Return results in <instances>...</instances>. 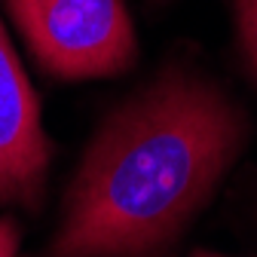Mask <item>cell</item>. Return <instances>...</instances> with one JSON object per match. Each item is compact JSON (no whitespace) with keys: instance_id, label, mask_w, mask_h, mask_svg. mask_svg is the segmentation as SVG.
Wrapping results in <instances>:
<instances>
[{"instance_id":"6da1fadb","label":"cell","mask_w":257,"mask_h":257,"mask_svg":"<svg viewBox=\"0 0 257 257\" xmlns=\"http://www.w3.org/2000/svg\"><path fill=\"white\" fill-rule=\"evenodd\" d=\"M245 135L220 86L166 68L98 128L43 257H153L205 208Z\"/></svg>"},{"instance_id":"7a4b0ae2","label":"cell","mask_w":257,"mask_h":257,"mask_svg":"<svg viewBox=\"0 0 257 257\" xmlns=\"http://www.w3.org/2000/svg\"><path fill=\"white\" fill-rule=\"evenodd\" d=\"M7 10L34 58L61 80L116 77L138 58L125 0H7Z\"/></svg>"},{"instance_id":"3957f363","label":"cell","mask_w":257,"mask_h":257,"mask_svg":"<svg viewBox=\"0 0 257 257\" xmlns=\"http://www.w3.org/2000/svg\"><path fill=\"white\" fill-rule=\"evenodd\" d=\"M52 144L40 122V101L0 22V205L40 202Z\"/></svg>"},{"instance_id":"277c9868","label":"cell","mask_w":257,"mask_h":257,"mask_svg":"<svg viewBox=\"0 0 257 257\" xmlns=\"http://www.w3.org/2000/svg\"><path fill=\"white\" fill-rule=\"evenodd\" d=\"M236 10V34L248 58V68L257 77V0H233Z\"/></svg>"},{"instance_id":"5b68a950","label":"cell","mask_w":257,"mask_h":257,"mask_svg":"<svg viewBox=\"0 0 257 257\" xmlns=\"http://www.w3.org/2000/svg\"><path fill=\"white\" fill-rule=\"evenodd\" d=\"M19 251V227L13 217H0V257H16Z\"/></svg>"},{"instance_id":"8992f818","label":"cell","mask_w":257,"mask_h":257,"mask_svg":"<svg viewBox=\"0 0 257 257\" xmlns=\"http://www.w3.org/2000/svg\"><path fill=\"white\" fill-rule=\"evenodd\" d=\"M193 257H220V254H208V251H196Z\"/></svg>"}]
</instances>
